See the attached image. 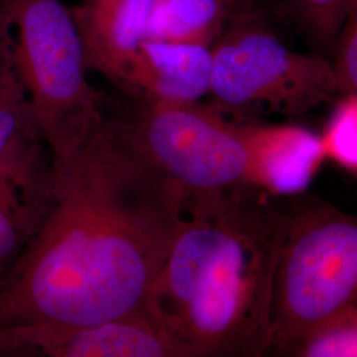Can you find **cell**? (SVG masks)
<instances>
[{
	"mask_svg": "<svg viewBox=\"0 0 357 357\" xmlns=\"http://www.w3.org/2000/svg\"><path fill=\"white\" fill-rule=\"evenodd\" d=\"M257 184L273 196H295L307 188L326 153L321 138L306 128L250 123Z\"/></svg>",
	"mask_w": 357,
	"mask_h": 357,
	"instance_id": "11",
	"label": "cell"
},
{
	"mask_svg": "<svg viewBox=\"0 0 357 357\" xmlns=\"http://www.w3.org/2000/svg\"><path fill=\"white\" fill-rule=\"evenodd\" d=\"M212 48L144 40L118 82L134 100L195 103L209 94Z\"/></svg>",
	"mask_w": 357,
	"mask_h": 357,
	"instance_id": "8",
	"label": "cell"
},
{
	"mask_svg": "<svg viewBox=\"0 0 357 357\" xmlns=\"http://www.w3.org/2000/svg\"><path fill=\"white\" fill-rule=\"evenodd\" d=\"M357 308V216L324 203L286 206L273 290L270 354Z\"/></svg>",
	"mask_w": 357,
	"mask_h": 357,
	"instance_id": "4",
	"label": "cell"
},
{
	"mask_svg": "<svg viewBox=\"0 0 357 357\" xmlns=\"http://www.w3.org/2000/svg\"><path fill=\"white\" fill-rule=\"evenodd\" d=\"M211 48L208 96L222 114L296 118L342 96L330 57L294 51L259 23L236 20Z\"/></svg>",
	"mask_w": 357,
	"mask_h": 357,
	"instance_id": "5",
	"label": "cell"
},
{
	"mask_svg": "<svg viewBox=\"0 0 357 357\" xmlns=\"http://www.w3.org/2000/svg\"><path fill=\"white\" fill-rule=\"evenodd\" d=\"M331 60L342 96L357 97V0L345 1L342 24L332 47Z\"/></svg>",
	"mask_w": 357,
	"mask_h": 357,
	"instance_id": "16",
	"label": "cell"
},
{
	"mask_svg": "<svg viewBox=\"0 0 357 357\" xmlns=\"http://www.w3.org/2000/svg\"><path fill=\"white\" fill-rule=\"evenodd\" d=\"M15 73L11 22L3 0L0 1V79Z\"/></svg>",
	"mask_w": 357,
	"mask_h": 357,
	"instance_id": "18",
	"label": "cell"
},
{
	"mask_svg": "<svg viewBox=\"0 0 357 357\" xmlns=\"http://www.w3.org/2000/svg\"><path fill=\"white\" fill-rule=\"evenodd\" d=\"M286 208L252 184L185 192L149 303L185 357L270 354L273 290Z\"/></svg>",
	"mask_w": 357,
	"mask_h": 357,
	"instance_id": "2",
	"label": "cell"
},
{
	"mask_svg": "<svg viewBox=\"0 0 357 357\" xmlns=\"http://www.w3.org/2000/svg\"><path fill=\"white\" fill-rule=\"evenodd\" d=\"M0 357L185 356L147 311L93 324H33L3 330Z\"/></svg>",
	"mask_w": 357,
	"mask_h": 357,
	"instance_id": "7",
	"label": "cell"
},
{
	"mask_svg": "<svg viewBox=\"0 0 357 357\" xmlns=\"http://www.w3.org/2000/svg\"><path fill=\"white\" fill-rule=\"evenodd\" d=\"M184 197L119 118L52 156L48 212L0 280V331L147 312Z\"/></svg>",
	"mask_w": 357,
	"mask_h": 357,
	"instance_id": "1",
	"label": "cell"
},
{
	"mask_svg": "<svg viewBox=\"0 0 357 357\" xmlns=\"http://www.w3.org/2000/svg\"><path fill=\"white\" fill-rule=\"evenodd\" d=\"M13 38V68L52 156L73 153L106 121L90 85L84 44L64 0H3Z\"/></svg>",
	"mask_w": 357,
	"mask_h": 357,
	"instance_id": "3",
	"label": "cell"
},
{
	"mask_svg": "<svg viewBox=\"0 0 357 357\" xmlns=\"http://www.w3.org/2000/svg\"><path fill=\"white\" fill-rule=\"evenodd\" d=\"M44 146L19 77L13 73L0 79V163Z\"/></svg>",
	"mask_w": 357,
	"mask_h": 357,
	"instance_id": "13",
	"label": "cell"
},
{
	"mask_svg": "<svg viewBox=\"0 0 357 357\" xmlns=\"http://www.w3.org/2000/svg\"><path fill=\"white\" fill-rule=\"evenodd\" d=\"M135 101V112L119 119L142 153L183 191L258 187L250 122L199 102Z\"/></svg>",
	"mask_w": 357,
	"mask_h": 357,
	"instance_id": "6",
	"label": "cell"
},
{
	"mask_svg": "<svg viewBox=\"0 0 357 357\" xmlns=\"http://www.w3.org/2000/svg\"><path fill=\"white\" fill-rule=\"evenodd\" d=\"M307 36L330 52L342 24L347 0H287Z\"/></svg>",
	"mask_w": 357,
	"mask_h": 357,
	"instance_id": "15",
	"label": "cell"
},
{
	"mask_svg": "<svg viewBox=\"0 0 357 357\" xmlns=\"http://www.w3.org/2000/svg\"><path fill=\"white\" fill-rule=\"evenodd\" d=\"M44 147L0 163V280L36 234L51 203Z\"/></svg>",
	"mask_w": 357,
	"mask_h": 357,
	"instance_id": "9",
	"label": "cell"
},
{
	"mask_svg": "<svg viewBox=\"0 0 357 357\" xmlns=\"http://www.w3.org/2000/svg\"><path fill=\"white\" fill-rule=\"evenodd\" d=\"M321 139L324 153L340 165L357 169V97L343 96Z\"/></svg>",
	"mask_w": 357,
	"mask_h": 357,
	"instance_id": "17",
	"label": "cell"
},
{
	"mask_svg": "<svg viewBox=\"0 0 357 357\" xmlns=\"http://www.w3.org/2000/svg\"><path fill=\"white\" fill-rule=\"evenodd\" d=\"M155 0H81L72 8L88 68L115 86L142 43Z\"/></svg>",
	"mask_w": 357,
	"mask_h": 357,
	"instance_id": "10",
	"label": "cell"
},
{
	"mask_svg": "<svg viewBox=\"0 0 357 357\" xmlns=\"http://www.w3.org/2000/svg\"><path fill=\"white\" fill-rule=\"evenodd\" d=\"M233 1H236V3H238V1H240V0H233Z\"/></svg>",
	"mask_w": 357,
	"mask_h": 357,
	"instance_id": "19",
	"label": "cell"
},
{
	"mask_svg": "<svg viewBox=\"0 0 357 357\" xmlns=\"http://www.w3.org/2000/svg\"><path fill=\"white\" fill-rule=\"evenodd\" d=\"M296 357H357V308L307 333L283 354Z\"/></svg>",
	"mask_w": 357,
	"mask_h": 357,
	"instance_id": "14",
	"label": "cell"
},
{
	"mask_svg": "<svg viewBox=\"0 0 357 357\" xmlns=\"http://www.w3.org/2000/svg\"><path fill=\"white\" fill-rule=\"evenodd\" d=\"M236 4L233 0H155L147 40L212 47Z\"/></svg>",
	"mask_w": 357,
	"mask_h": 357,
	"instance_id": "12",
	"label": "cell"
},
{
	"mask_svg": "<svg viewBox=\"0 0 357 357\" xmlns=\"http://www.w3.org/2000/svg\"><path fill=\"white\" fill-rule=\"evenodd\" d=\"M0 1H1V0H0Z\"/></svg>",
	"mask_w": 357,
	"mask_h": 357,
	"instance_id": "20",
	"label": "cell"
}]
</instances>
